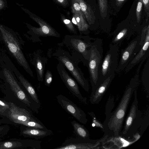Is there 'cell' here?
Listing matches in <instances>:
<instances>
[{
	"label": "cell",
	"mask_w": 149,
	"mask_h": 149,
	"mask_svg": "<svg viewBox=\"0 0 149 149\" xmlns=\"http://www.w3.org/2000/svg\"><path fill=\"white\" fill-rule=\"evenodd\" d=\"M143 64L142 61L140 62L135 74L131 79L116 108L106 115L102 128L104 134L108 137L120 136L130 102L139 84V72Z\"/></svg>",
	"instance_id": "cell-1"
},
{
	"label": "cell",
	"mask_w": 149,
	"mask_h": 149,
	"mask_svg": "<svg viewBox=\"0 0 149 149\" xmlns=\"http://www.w3.org/2000/svg\"><path fill=\"white\" fill-rule=\"evenodd\" d=\"M0 38L18 63L33 78L34 75L22 49L21 39L11 29L0 24Z\"/></svg>",
	"instance_id": "cell-2"
},
{
	"label": "cell",
	"mask_w": 149,
	"mask_h": 149,
	"mask_svg": "<svg viewBox=\"0 0 149 149\" xmlns=\"http://www.w3.org/2000/svg\"><path fill=\"white\" fill-rule=\"evenodd\" d=\"M94 39L88 36L67 35L64 37L63 43L71 51L72 54L87 67Z\"/></svg>",
	"instance_id": "cell-3"
},
{
	"label": "cell",
	"mask_w": 149,
	"mask_h": 149,
	"mask_svg": "<svg viewBox=\"0 0 149 149\" xmlns=\"http://www.w3.org/2000/svg\"><path fill=\"white\" fill-rule=\"evenodd\" d=\"M50 55L62 63L84 90L88 92L89 84L78 66L81 61L78 58L71 54L68 51L62 49L55 50Z\"/></svg>",
	"instance_id": "cell-4"
},
{
	"label": "cell",
	"mask_w": 149,
	"mask_h": 149,
	"mask_svg": "<svg viewBox=\"0 0 149 149\" xmlns=\"http://www.w3.org/2000/svg\"><path fill=\"white\" fill-rule=\"evenodd\" d=\"M119 53V46L110 44L99 67L97 88L109 77L115 76L118 63Z\"/></svg>",
	"instance_id": "cell-5"
},
{
	"label": "cell",
	"mask_w": 149,
	"mask_h": 149,
	"mask_svg": "<svg viewBox=\"0 0 149 149\" xmlns=\"http://www.w3.org/2000/svg\"><path fill=\"white\" fill-rule=\"evenodd\" d=\"M134 93V100L120 135L127 139L132 138L137 133L143 119L142 113L138 108L137 89Z\"/></svg>",
	"instance_id": "cell-6"
},
{
	"label": "cell",
	"mask_w": 149,
	"mask_h": 149,
	"mask_svg": "<svg viewBox=\"0 0 149 149\" xmlns=\"http://www.w3.org/2000/svg\"><path fill=\"white\" fill-rule=\"evenodd\" d=\"M22 10L27 14L29 17L37 23L39 27L33 26L25 23L29 29L27 33L31 36V39L36 42H41L39 37L52 36L57 38L60 37V34L46 21L28 9L20 6Z\"/></svg>",
	"instance_id": "cell-7"
},
{
	"label": "cell",
	"mask_w": 149,
	"mask_h": 149,
	"mask_svg": "<svg viewBox=\"0 0 149 149\" xmlns=\"http://www.w3.org/2000/svg\"><path fill=\"white\" fill-rule=\"evenodd\" d=\"M102 40L101 38H94L91 49L90 56L88 66L92 92L97 88L98 70L102 59Z\"/></svg>",
	"instance_id": "cell-8"
},
{
	"label": "cell",
	"mask_w": 149,
	"mask_h": 149,
	"mask_svg": "<svg viewBox=\"0 0 149 149\" xmlns=\"http://www.w3.org/2000/svg\"><path fill=\"white\" fill-rule=\"evenodd\" d=\"M2 68L3 74L5 78L10 85L15 95L21 101L38 114L39 108L35 102L30 100L18 84L12 70L3 61Z\"/></svg>",
	"instance_id": "cell-9"
},
{
	"label": "cell",
	"mask_w": 149,
	"mask_h": 149,
	"mask_svg": "<svg viewBox=\"0 0 149 149\" xmlns=\"http://www.w3.org/2000/svg\"><path fill=\"white\" fill-rule=\"evenodd\" d=\"M108 137L104 134L100 139L97 140L86 139L79 138L66 139L61 145L55 149H91L97 148Z\"/></svg>",
	"instance_id": "cell-10"
},
{
	"label": "cell",
	"mask_w": 149,
	"mask_h": 149,
	"mask_svg": "<svg viewBox=\"0 0 149 149\" xmlns=\"http://www.w3.org/2000/svg\"><path fill=\"white\" fill-rule=\"evenodd\" d=\"M140 34L132 40L127 47L121 51L120 58L116 72L125 70L133 59L141 47L140 45Z\"/></svg>",
	"instance_id": "cell-11"
},
{
	"label": "cell",
	"mask_w": 149,
	"mask_h": 149,
	"mask_svg": "<svg viewBox=\"0 0 149 149\" xmlns=\"http://www.w3.org/2000/svg\"><path fill=\"white\" fill-rule=\"evenodd\" d=\"M56 68L61 79L70 91L81 102L87 104V98L81 95L77 83L69 75L63 64L59 62Z\"/></svg>",
	"instance_id": "cell-12"
},
{
	"label": "cell",
	"mask_w": 149,
	"mask_h": 149,
	"mask_svg": "<svg viewBox=\"0 0 149 149\" xmlns=\"http://www.w3.org/2000/svg\"><path fill=\"white\" fill-rule=\"evenodd\" d=\"M56 98L58 103L66 112L79 122L87 123L88 120L84 112L71 100L61 94L57 96Z\"/></svg>",
	"instance_id": "cell-13"
},
{
	"label": "cell",
	"mask_w": 149,
	"mask_h": 149,
	"mask_svg": "<svg viewBox=\"0 0 149 149\" xmlns=\"http://www.w3.org/2000/svg\"><path fill=\"white\" fill-rule=\"evenodd\" d=\"M9 104V109L6 116L13 122L21 124L24 122L38 119L29 110L19 107L13 102Z\"/></svg>",
	"instance_id": "cell-14"
},
{
	"label": "cell",
	"mask_w": 149,
	"mask_h": 149,
	"mask_svg": "<svg viewBox=\"0 0 149 149\" xmlns=\"http://www.w3.org/2000/svg\"><path fill=\"white\" fill-rule=\"evenodd\" d=\"M41 141L36 140H24L23 142L7 141L0 142V149H10L19 148H29L40 149Z\"/></svg>",
	"instance_id": "cell-15"
},
{
	"label": "cell",
	"mask_w": 149,
	"mask_h": 149,
	"mask_svg": "<svg viewBox=\"0 0 149 149\" xmlns=\"http://www.w3.org/2000/svg\"><path fill=\"white\" fill-rule=\"evenodd\" d=\"M48 59L41 54V51L37 50L34 52L33 57L31 62L35 67L38 80L42 82L45 65Z\"/></svg>",
	"instance_id": "cell-16"
},
{
	"label": "cell",
	"mask_w": 149,
	"mask_h": 149,
	"mask_svg": "<svg viewBox=\"0 0 149 149\" xmlns=\"http://www.w3.org/2000/svg\"><path fill=\"white\" fill-rule=\"evenodd\" d=\"M149 46V26L148 25L143 43L139 51L125 69V73L128 72L142 60L148 50Z\"/></svg>",
	"instance_id": "cell-17"
},
{
	"label": "cell",
	"mask_w": 149,
	"mask_h": 149,
	"mask_svg": "<svg viewBox=\"0 0 149 149\" xmlns=\"http://www.w3.org/2000/svg\"><path fill=\"white\" fill-rule=\"evenodd\" d=\"M20 134L25 137L32 138L39 140L45 137L51 136L53 132L48 129L44 130L24 126Z\"/></svg>",
	"instance_id": "cell-18"
},
{
	"label": "cell",
	"mask_w": 149,
	"mask_h": 149,
	"mask_svg": "<svg viewBox=\"0 0 149 149\" xmlns=\"http://www.w3.org/2000/svg\"><path fill=\"white\" fill-rule=\"evenodd\" d=\"M115 76L108 77L93 92H92L90 99L92 104H98L109 87Z\"/></svg>",
	"instance_id": "cell-19"
},
{
	"label": "cell",
	"mask_w": 149,
	"mask_h": 149,
	"mask_svg": "<svg viewBox=\"0 0 149 149\" xmlns=\"http://www.w3.org/2000/svg\"><path fill=\"white\" fill-rule=\"evenodd\" d=\"M72 22L77 27L80 35H87L89 33L90 26L87 23L84 15L81 11L72 10Z\"/></svg>",
	"instance_id": "cell-20"
},
{
	"label": "cell",
	"mask_w": 149,
	"mask_h": 149,
	"mask_svg": "<svg viewBox=\"0 0 149 149\" xmlns=\"http://www.w3.org/2000/svg\"><path fill=\"white\" fill-rule=\"evenodd\" d=\"M132 34L133 31L128 27L118 29L113 33L112 44L119 46L125 39L129 40Z\"/></svg>",
	"instance_id": "cell-21"
},
{
	"label": "cell",
	"mask_w": 149,
	"mask_h": 149,
	"mask_svg": "<svg viewBox=\"0 0 149 149\" xmlns=\"http://www.w3.org/2000/svg\"><path fill=\"white\" fill-rule=\"evenodd\" d=\"M76 0L79 4L81 10L89 25L93 24L95 23V17L90 6L84 0Z\"/></svg>",
	"instance_id": "cell-22"
},
{
	"label": "cell",
	"mask_w": 149,
	"mask_h": 149,
	"mask_svg": "<svg viewBox=\"0 0 149 149\" xmlns=\"http://www.w3.org/2000/svg\"><path fill=\"white\" fill-rule=\"evenodd\" d=\"M71 123L73 127V133L77 138L86 139H90L89 132L84 125L75 120L72 121Z\"/></svg>",
	"instance_id": "cell-23"
},
{
	"label": "cell",
	"mask_w": 149,
	"mask_h": 149,
	"mask_svg": "<svg viewBox=\"0 0 149 149\" xmlns=\"http://www.w3.org/2000/svg\"><path fill=\"white\" fill-rule=\"evenodd\" d=\"M141 80L145 89L149 93V60L148 58L143 67L142 73Z\"/></svg>",
	"instance_id": "cell-24"
},
{
	"label": "cell",
	"mask_w": 149,
	"mask_h": 149,
	"mask_svg": "<svg viewBox=\"0 0 149 149\" xmlns=\"http://www.w3.org/2000/svg\"><path fill=\"white\" fill-rule=\"evenodd\" d=\"M60 17L61 22L69 31L74 34H76L77 31L72 22L63 14H61Z\"/></svg>",
	"instance_id": "cell-25"
},
{
	"label": "cell",
	"mask_w": 149,
	"mask_h": 149,
	"mask_svg": "<svg viewBox=\"0 0 149 149\" xmlns=\"http://www.w3.org/2000/svg\"><path fill=\"white\" fill-rule=\"evenodd\" d=\"M101 15L102 17L106 16L107 10V0H98Z\"/></svg>",
	"instance_id": "cell-26"
},
{
	"label": "cell",
	"mask_w": 149,
	"mask_h": 149,
	"mask_svg": "<svg viewBox=\"0 0 149 149\" xmlns=\"http://www.w3.org/2000/svg\"><path fill=\"white\" fill-rule=\"evenodd\" d=\"M9 108V103L0 100V114L6 116Z\"/></svg>",
	"instance_id": "cell-27"
},
{
	"label": "cell",
	"mask_w": 149,
	"mask_h": 149,
	"mask_svg": "<svg viewBox=\"0 0 149 149\" xmlns=\"http://www.w3.org/2000/svg\"><path fill=\"white\" fill-rule=\"evenodd\" d=\"M53 80L52 74L51 72L47 70L45 76L44 84L45 86L49 87Z\"/></svg>",
	"instance_id": "cell-28"
},
{
	"label": "cell",
	"mask_w": 149,
	"mask_h": 149,
	"mask_svg": "<svg viewBox=\"0 0 149 149\" xmlns=\"http://www.w3.org/2000/svg\"><path fill=\"white\" fill-rule=\"evenodd\" d=\"M142 5L143 0H140L138 3L136 12L137 21L138 22H139L140 21Z\"/></svg>",
	"instance_id": "cell-29"
},
{
	"label": "cell",
	"mask_w": 149,
	"mask_h": 149,
	"mask_svg": "<svg viewBox=\"0 0 149 149\" xmlns=\"http://www.w3.org/2000/svg\"><path fill=\"white\" fill-rule=\"evenodd\" d=\"M69 1L71 6V10H74L77 12L81 11L79 4L76 0H69Z\"/></svg>",
	"instance_id": "cell-30"
},
{
	"label": "cell",
	"mask_w": 149,
	"mask_h": 149,
	"mask_svg": "<svg viewBox=\"0 0 149 149\" xmlns=\"http://www.w3.org/2000/svg\"><path fill=\"white\" fill-rule=\"evenodd\" d=\"M55 2L64 8H67L70 5L69 0H54Z\"/></svg>",
	"instance_id": "cell-31"
},
{
	"label": "cell",
	"mask_w": 149,
	"mask_h": 149,
	"mask_svg": "<svg viewBox=\"0 0 149 149\" xmlns=\"http://www.w3.org/2000/svg\"><path fill=\"white\" fill-rule=\"evenodd\" d=\"M148 26H146L143 29L142 33L140 34V45L141 46L145 40Z\"/></svg>",
	"instance_id": "cell-32"
},
{
	"label": "cell",
	"mask_w": 149,
	"mask_h": 149,
	"mask_svg": "<svg viewBox=\"0 0 149 149\" xmlns=\"http://www.w3.org/2000/svg\"><path fill=\"white\" fill-rule=\"evenodd\" d=\"M7 7L6 0H0V11Z\"/></svg>",
	"instance_id": "cell-33"
},
{
	"label": "cell",
	"mask_w": 149,
	"mask_h": 149,
	"mask_svg": "<svg viewBox=\"0 0 149 149\" xmlns=\"http://www.w3.org/2000/svg\"><path fill=\"white\" fill-rule=\"evenodd\" d=\"M143 2L144 5L145 11L147 13L148 17L149 9V0H143Z\"/></svg>",
	"instance_id": "cell-34"
},
{
	"label": "cell",
	"mask_w": 149,
	"mask_h": 149,
	"mask_svg": "<svg viewBox=\"0 0 149 149\" xmlns=\"http://www.w3.org/2000/svg\"><path fill=\"white\" fill-rule=\"evenodd\" d=\"M3 58L2 51H1L0 47V76L1 75V69L2 68V66L3 63Z\"/></svg>",
	"instance_id": "cell-35"
},
{
	"label": "cell",
	"mask_w": 149,
	"mask_h": 149,
	"mask_svg": "<svg viewBox=\"0 0 149 149\" xmlns=\"http://www.w3.org/2000/svg\"><path fill=\"white\" fill-rule=\"evenodd\" d=\"M5 128V126H0V134H2V132L4 130Z\"/></svg>",
	"instance_id": "cell-36"
},
{
	"label": "cell",
	"mask_w": 149,
	"mask_h": 149,
	"mask_svg": "<svg viewBox=\"0 0 149 149\" xmlns=\"http://www.w3.org/2000/svg\"><path fill=\"white\" fill-rule=\"evenodd\" d=\"M118 2H123L125 0H117Z\"/></svg>",
	"instance_id": "cell-37"
}]
</instances>
